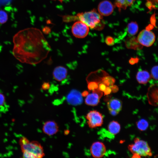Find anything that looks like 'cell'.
Segmentation results:
<instances>
[{"label":"cell","instance_id":"obj_4","mask_svg":"<svg viewBox=\"0 0 158 158\" xmlns=\"http://www.w3.org/2000/svg\"><path fill=\"white\" fill-rule=\"evenodd\" d=\"M129 150L133 154V157H150L152 155L151 149L147 143L138 138H135L133 144L128 146Z\"/></svg>","mask_w":158,"mask_h":158},{"label":"cell","instance_id":"obj_33","mask_svg":"<svg viewBox=\"0 0 158 158\" xmlns=\"http://www.w3.org/2000/svg\"><path fill=\"white\" fill-rule=\"evenodd\" d=\"M82 96H86L88 94V93L87 91H85L83 92L81 94Z\"/></svg>","mask_w":158,"mask_h":158},{"label":"cell","instance_id":"obj_7","mask_svg":"<svg viewBox=\"0 0 158 158\" xmlns=\"http://www.w3.org/2000/svg\"><path fill=\"white\" fill-rule=\"evenodd\" d=\"M137 39L141 45L149 47L152 45L154 42L155 36L154 33L150 30L144 29L140 32Z\"/></svg>","mask_w":158,"mask_h":158},{"label":"cell","instance_id":"obj_31","mask_svg":"<svg viewBox=\"0 0 158 158\" xmlns=\"http://www.w3.org/2000/svg\"><path fill=\"white\" fill-rule=\"evenodd\" d=\"M111 90V89L110 87H107L104 92L105 94H109Z\"/></svg>","mask_w":158,"mask_h":158},{"label":"cell","instance_id":"obj_18","mask_svg":"<svg viewBox=\"0 0 158 158\" xmlns=\"http://www.w3.org/2000/svg\"><path fill=\"white\" fill-rule=\"evenodd\" d=\"M108 129L109 132L111 134L115 135L119 132L121 126L118 122L115 121H112L109 124Z\"/></svg>","mask_w":158,"mask_h":158},{"label":"cell","instance_id":"obj_2","mask_svg":"<svg viewBox=\"0 0 158 158\" xmlns=\"http://www.w3.org/2000/svg\"><path fill=\"white\" fill-rule=\"evenodd\" d=\"M62 17L64 22L80 21L92 29L101 30L103 28L104 25L102 23V16L95 9L90 11L79 13L75 15H63Z\"/></svg>","mask_w":158,"mask_h":158},{"label":"cell","instance_id":"obj_22","mask_svg":"<svg viewBox=\"0 0 158 158\" xmlns=\"http://www.w3.org/2000/svg\"><path fill=\"white\" fill-rule=\"evenodd\" d=\"M136 125L138 129L141 131L146 130L149 125L147 121L143 119L139 120L136 123Z\"/></svg>","mask_w":158,"mask_h":158},{"label":"cell","instance_id":"obj_13","mask_svg":"<svg viewBox=\"0 0 158 158\" xmlns=\"http://www.w3.org/2000/svg\"><path fill=\"white\" fill-rule=\"evenodd\" d=\"M107 107L110 114L113 116L117 115L121 110V101L116 98L111 99L107 103Z\"/></svg>","mask_w":158,"mask_h":158},{"label":"cell","instance_id":"obj_16","mask_svg":"<svg viewBox=\"0 0 158 158\" xmlns=\"http://www.w3.org/2000/svg\"><path fill=\"white\" fill-rule=\"evenodd\" d=\"M136 79L139 83L145 84L147 83L151 78L149 73L145 70L138 71L136 75Z\"/></svg>","mask_w":158,"mask_h":158},{"label":"cell","instance_id":"obj_12","mask_svg":"<svg viewBox=\"0 0 158 158\" xmlns=\"http://www.w3.org/2000/svg\"><path fill=\"white\" fill-rule=\"evenodd\" d=\"M66 98L68 103L74 105L80 104L83 101L82 94L78 91L75 89L70 91L67 95Z\"/></svg>","mask_w":158,"mask_h":158},{"label":"cell","instance_id":"obj_5","mask_svg":"<svg viewBox=\"0 0 158 158\" xmlns=\"http://www.w3.org/2000/svg\"><path fill=\"white\" fill-rule=\"evenodd\" d=\"M103 118L102 114L96 110L90 111L86 116L87 124L91 128L101 126L103 123Z\"/></svg>","mask_w":158,"mask_h":158},{"label":"cell","instance_id":"obj_26","mask_svg":"<svg viewBox=\"0 0 158 158\" xmlns=\"http://www.w3.org/2000/svg\"><path fill=\"white\" fill-rule=\"evenodd\" d=\"M87 87L89 90H93L98 88V85L96 82L94 81H91L88 83Z\"/></svg>","mask_w":158,"mask_h":158},{"label":"cell","instance_id":"obj_32","mask_svg":"<svg viewBox=\"0 0 158 158\" xmlns=\"http://www.w3.org/2000/svg\"><path fill=\"white\" fill-rule=\"evenodd\" d=\"M112 91L114 92L117 91L118 90V87L116 85H113L110 87Z\"/></svg>","mask_w":158,"mask_h":158},{"label":"cell","instance_id":"obj_20","mask_svg":"<svg viewBox=\"0 0 158 158\" xmlns=\"http://www.w3.org/2000/svg\"><path fill=\"white\" fill-rule=\"evenodd\" d=\"M9 106L6 103L4 95L0 92V113H6L8 111Z\"/></svg>","mask_w":158,"mask_h":158},{"label":"cell","instance_id":"obj_15","mask_svg":"<svg viewBox=\"0 0 158 158\" xmlns=\"http://www.w3.org/2000/svg\"><path fill=\"white\" fill-rule=\"evenodd\" d=\"M147 98L150 104L158 106V88L150 89L147 93Z\"/></svg>","mask_w":158,"mask_h":158},{"label":"cell","instance_id":"obj_29","mask_svg":"<svg viewBox=\"0 0 158 158\" xmlns=\"http://www.w3.org/2000/svg\"><path fill=\"white\" fill-rule=\"evenodd\" d=\"M107 86L104 83H101L98 85V89L101 91L104 92Z\"/></svg>","mask_w":158,"mask_h":158},{"label":"cell","instance_id":"obj_36","mask_svg":"<svg viewBox=\"0 0 158 158\" xmlns=\"http://www.w3.org/2000/svg\"><path fill=\"white\" fill-rule=\"evenodd\" d=\"M155 157H158V155H156V156Z\"/></svg>","mask_w":158,"mask_h":158},{"label":"cell","instance_id":"obj_30","mask_svg":"<svg viewBox=\"0 0 158 158\" xmlns=\"http://www.w3.org/2000/svg\"><path fill=\"white\" fill-rule=\"evenodd\" d=\"M138 59L137 58H131L129 61V62L131 64H134L138 62Z\"/></svg>","mask_w":158,"mask_h":158},{"label":"cell","instance_id":"obj_17","mask_svg":"<svg viewBox=\"0 0 158 158\" xmlns=\"http://www.w3.org/2000/svg\"><path fill=\"white\" fill-rule=\"evenodd\" d=\"M125 44L126 47L129 49H138L141 48V45L138 42L137 39L134 37L127 38L126 40Z\"/></svg>","mask_w":158,"mask_h":158},{"label":"cell","instance_id":"obj_28","mask_svg":"<svg viewBox=\"0 0 158 158\" xmlns=\"http://www.w3.org/2000/svg\"><path fill=\"white\" fill-rule=\"evenodd\" d=\"M49 87L50 84L48 82H44L42 86V88L44 90H47L49 89Z\"/></svg>","mask_w":158,"mask_h":158},{"label":"cell","instance_id":"obj_11","mask_svg":"<svg viewBox=\"0 0 158 158\" xmlns=\"http://www.w3.org/2000/svg\"><path fill=\"white\" fill-rule=\"evenodd\" d=\"M114 6L108 0L101 2L98 7V12L102 16H107L113 12Z\"/></svg>","mask_w":158,"mask_h":158},{"label":"cell","instance_id":"obj_35","mask_svg":"<svg viewBox=\"0 0 158 158\" xmlns=\"http://www.w3.org/2000/svg\"><path fill=\"white\" fill-rule=\"evenodd\" d=\"M54 1H59V2H60L61 3H62L63 1L64 0H54Z\"/></svg>","mask_w":158,"mask_h":158},{"label":"cell","instance_id":"obj_14","mask_svg":"<svg viewBox=\"0 0 158 158\" xmlns=\"http://www.w3.org/2000/svg\"><path fill=\"white\" fill-rule=\"evenodd\" d=\"M68 71L65 67L59 66L56 67L54 69L53 75L54 78L58 81H61L64 80L67 76Z\"/></svg>","mask_w":158,"mask_h":158},{"label":"cell","instance_id":"obj_10","mask_svg":"<svg viewBox=\"0 0 158 158\" xmlns=\"http://www.w3.org/2000/svg\"><path fill=\"white\" fill-rule=\"evenodd\" d=\"M42 130L45 134L49 136L56 134L59 130V127L56 121L53 120H49L46 121L44 123Z\"/></svg>","mask_w":158,"mask_h":158},{"label":"cell","instance_id":"obj_23","mask_svg":"<svg viewBox=\"0 0 158 158\" xmlns=\"http://www.w3.org/2000/svg\"><path fill=\"white\" fill-rule=\"evenodd\" d=\"M102 83L107 87H111L113 85L115 82V79L110 76H105L102 79Z\"/></svg>","mask_w":158,"mask_h":158},{"label":"cell","instance_id":"obj_3","mask_svg":"<svg viewBox=\"0 0 158 158\" xmlns=\"http://www.w3.org/2000/svg\"><path fill=\"white\" fill-rule=\"evenodd\" d=\"M19 142L23 157L41 158L45 156L43 147L38 141H30L26 137H23Z\"/></svg>","mask_w":158,"mask_h":158},{"label":"cell","instance_id":"obj_6","mask_svg":"<svg viewBox=\"0 0 158 158\" xmlns=\"http://www.w3.org/2000/svg\"><path fill=\"white\" fill-rule=\"evenodd\" d=\"M89 30V27L80 21H75L71 28V32L73 35L79 38H83L86 37L88 34Z\"/></svg>","mask_w":158,"mask_h":158},{"label":"cell","instance_id":"obj_25","mask_svg":"<svg viewBox=\"0 0 158 158\" xmlns=\"http://www.w3.org/2000/svg\"><path fill=\"white\" fill-rule=\"evenodd\" d=\"M151 75L154 79L158 80V66L152 67L151 71Z\"/></svg>","mask_w":158,"mask_h":158},{"label":"cell","instance_id":"obj_19","mask_svg":"<svg viewBox=\"0 0 158 158\" xmlns=\"http://www.w3.org/2000/svg\"><path fill=\"white\" fill-rule=\"evenodd\" d=\"M135 0H115V5L119 8L125 9L131 6Z\"/></svg>","mask_w":158,"mask_h":158},{"label":"cell","instance_id":"obj_24","mask_svg":"<svg viewBox=\"0 0 158 158\" xmlns=\"http://www.w3.org/2000/svg\"><path fill=\"white\" fill-rule=\"evenodd\" d=\"M8 20V15L6 12L3 10H0V24H4Z\"/></svg>","mask_w":158,"mask_h":158},{"label":"cell","instance_id":"obj_1","mask_svg":"<svg viewBox=\"0 0 158 158\" xmlns=\"http://www.w3.org/2000/svg\"><path fill=\"white\" fill-rule=\"evenodd\" d=\"M12 54L20 62L30 64L37 63L44 58L42 51L49 46L41 32L34 28L19 31L13 36Z\"/></svg>","mask_w":158,"mask_h":158},{"label":"cell","instance_id":"obj_8","mask_svg":"<svg viewBox=\"0 0 158 158\" xmlns=\"http://www.w3.org/2000/svg\"><path fill=\"white\" fill-rule=\"evenodd\" d=\"M102 95V91L98 88L93 90L92 93L88 94L85 99V103L87 105L95 106L100 102V99Z\"/></svg>","mask_w":158,"mask_h":158},{"label":"cell","instance_id":"obj_9","mask_svg":"<svg viewBox=\"0 0 158 158\" xmlns=\"http://www.w3.org/2000/svg\"><path fill=\"white\" fill-rule=\"evenodd\" d=\"M90 151L94 157L99 158L102 157L104 155L106 152V148L102 142H96L92 145Z\"/></svg>","mask_w":158,"mask_h":158},{"label":"cell","instance_id":"obj_27","mask_svg":"<svg viewBox=\"0 0 158 158\" xmlns=\"http://www.w3.org/2000/svg\"><path fill=\"white\" fill-rule=\"evenodd\" d=\"M106 43L108 45L111 46L114 44V41L113 38L111 37H107L105 40Z\"/></svg>","mask_w":158,"mask_h":158},{"label":"cell","instance_id":"obj_21","mask_svg":"<svg viewBox=\"0 0 158 158\" xmlns=\"http://www.w3.org/2000/svg\"><path fill=\"white\" fill-rule=\"evenodd\" d=\"M138 29V25L136 22H131L128 25L127 32L130 35L133 36L135 35L137 33Z\"/></svg>","mask_w":158,"mask_h":158},{"label":"cell","instance_id":"obj_34","mask_svg":"<svg viewBox=\"0 0 158 158\" xmlns=\"http://www.w3.org/2000/svg\"><path fill=\"white\" fill-rule=\"evenodd\" d=\"M69 131L68 130H66L64 131V133L65 135H68L69 133Z\"/></svg>","mask_w":158,"mask_h":158}]
</instances>
